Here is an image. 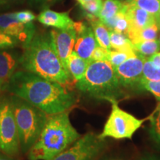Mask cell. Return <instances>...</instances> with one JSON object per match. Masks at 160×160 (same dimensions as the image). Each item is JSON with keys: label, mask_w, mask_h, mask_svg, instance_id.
Masks as SVG:
<instances>
[{"label": "cell", "mask_w": 160, "mask_h": 160, "mask_svg": "<svg viewBox=\"0 0 160 160\" xmlns=\"http://www.w3.org/2000/svg\"><path fill=\"white\" fill-rule=\"evenodd\" d=\"M156 22H157V24L158 27H159V29H160V9L159 11V13H158V15L156 17Z\"/></svg>", "instance_id": "34"}, {"label": "cell", "mask_w": 160, "mask_h": 160, "mask_svg": "<svg viewBox=\"0 0 160 160\" xmlns=\"http://www.w3.org/2000/svg\"><path fill=\"white\" fill-rule=\"evenodd\" d=\"M80 137L68 111L48 116L39 139L28 152L29 160H52Z\"/></svg>", "instance_id": "3"}, {"label": "cell", "mask_w": 160, "mask_h": 160, "mask_svg": "<svg viewBox=\"0 0 160 160\" xmlns=\"http://www.w3.org/2000/svg\"><path fill=\"white\" fill-rule=\"evenodd\" d=\"M111 104V112L104 126L102 133L99 135L100 139H104L107 137L115 139H131L146 120L150 119V116L143 119H137L120 108L117 102H113Z\"/></svg>", "instance_id": "6"}, {"label": "cell", "mask_w": 160, "mask_h": 160, "mask_svg": "<svg viewBox=\"0 0 160 160\" xmlns=\"http://www.w3.org/2000/svg\"><path fill=\"white\" fill-rule=\"evenodd\" d=\"M56 51L65 68L68 70V59L74 48L77 33L73 28L65 29H54L50 32ZM69 72V71H68Z\"/></svg>", "instance_id": "11"}, {"label": "cell", "mask_w": 160, "mask_h": 160, "mask_svg": "<svg viewBox=\"0 0 160 160\" xmlns=\"http://www.w3.org/2000/svg\"><path fill=\"white\" fill-rule=\"evenodd\" d=\"M125 11L128 20V30L139 31L157 23L154 16L145 10L132 5L131 2H125Z\"/></svg>", "instance_id": "13"}, {"label": "cell", "mask_w": 160, "mask_h": 160, "mask_svg": "<svg viewBox=\"0 0 160 160\" xmlns=\"http://www.w3.org/2000/svg\"><path fill=\"white\" fill-rule=\"evenodd\" d=\"M23 49L20 65L25 71L64 86L71 83V76L61 62L50 32L35 34Z\"/></svg>", "instance_id": "2"}, {"label": "cell", "mask_w": 160, "mask_h": 160, "mask_svg": "<svg viewBox=\"0 0 160 160\" xmlns=\"http://www.w3.org/2000/svg\"><path fill=\"white\" fill-rule=\"evenodd\" d=\"M3 91L26 100L48 115L68 111L77 103L74 93L64 85L26 71L15 72Z\"/></svg>", "instance_id": "1"}, {"label": "cell", "mask_w": 160, "mask_h": 160, "mask_svg": "<svg viewBox=\"0 0 160 160\" xmlns=\"http://www.w3.org/2000/svg\"><path fill=\"white\" fill-rule=\"evenodd\" d=\"M145 58L137 54L114 68L116 75L124 88L139 86Z\"/></svg>", "instance_id": "10"}, {"label": "cell", "mask_w": 160, "mask_h": 160, "mask_svg": "<svg viewBox=\"0 0 160 160\" xmlns=\"http://www.w3.org/2000/svg\"><path fill=\"white\" fill-rule=\"evenodd\" d=\"M59 0H29V2L33 6H40V7H47L51 4H53Z\"/></svg>", "instance_id": "30"}, {"label": "cell", "mask_w": 160, "mask_h": 160, "mask_svg": "<svg viewBox=\"0 0 160 160\" xmlns=\"http://www.w3.org/2000/svg\"><path fill=\"white\" fill-rule=\"evenodd\" d=\"M0 151L15 156L20 151V142L10 97L0 99Z\"/></svg>", "instance_id": "7"}, {"label": "cell", "mask_w": 160, "mask_h": 160, "mask_svg": "<svg viewBox=\"0 0 160 160\" xmlns=\"http://www.w3.org/2000/svg\"><path fill=\"white\" fill-rule=\"evenodd\" d=\"M159 44H160V37H159Z\"/></svg>", "instance_id": "38"}, {"label": "cell", "mask_w": 160, "mask_h": 160, "mask_svg": "<svg viewBox=\"0 0 160 160\" xmlns=\"http://www.w3.org/2000/svg\"><path fill=\"white\" fill-rule=\"evenodd\" d=\"M124 2L119 0H105L102 2L101 11L98 16L100 21L102 22L113 17L122 10Z\"/></svg>", "instance_id": "19"}, {"label": "cell", "mask_w": 160, "mask_h": 160, "mask_svg": "<svg viewBox=\"0 0 160 160\" xmlns=\"http://www.w3.org/2000/svg\"><path fill=\"white\" fill-rule=\"evenodd\" d=\"M119 1L122 2H129L133 1V0H119Z\"/></svg>", "instance_id": "36"}, {"label": "cell", "mask_w": 160, "mask_h": 160, "mask_svg": "<svg viewBox=\"0 0 160 160\" xmlns=\"http://www.w3.org/2000/svg\"><path fill=\"white\" fill-rule=\"evenodd\" d=\"M111 48L116 51H133V43L125 34L114 31H110Z\"/></svg>", "instance_id": "18"}, {"label": "cell", "mask_w": 160, "mask_h": 160, "mask_svg": "<svg viewBox=\"0 0 160 160\" xmlns=\"http://www.w3.org/2000/svg\"><path fill=\"white\" fill-rule=\"evenodd\" d=\"M142 79L150 81L160 80V68L152 63L148 59H146L143 65Z\"/></svg>", "instance_id": "23"}, {"label": "cell", "mask_w": 160, "mask_h": 160, "mask_svg": "<svg viewBox=\"0 0 160 160\" xmlns=\"http://www.w3.org/2000/svg\"><path fill=\"white\" fill-rule=\"evenodd\" d=\"M90 61H88L73 51L68 59V70L76 82L79 81L85 75Z\"/></svg>", "instance_id": "16"}, {"label": "cell", "mask_w": 160, "mask_h": 160, "mask_svg": "<svg viewBox=\"0 0 160 160\" xmlns=\"http://www.w3.org/2000/svg\"><path fill=\"white\" fill-rule=\"evenodd\" d=\"M90 25H91L93 29L98 45L104 48L111 51V46L110 42V30L102 22L100 21V19L96 20Z\"/></svg>", "instance_id": "17"}, {"label": "cell", "mask_w": 160, "mask_h": 160, "mask_svg": "<svg viewBox=\"0 0 160 160\" xmlns=\"http://www.w3.org/2000/svg\"><path fill=\"white\" fill-rule=\"evenodd\" d=\"M18 133L20 150L28 152L39 139L48 114L17 96L10 97Z\"/></svg>", "instance_id": "5"}, {"label": "cell", "mask_w": 160, "mask_h": 160, "mask_svg": "<svg viewBox=\"0 0 160 160\" xmlns=\"http://www.w3.org/2000/svg\"><path fill=\"white\" fill-rule=\"evenodd\" d=\"M105 147V142L95 133H86L79 138L69 148L52 160H94Z\"/></svg>", "instance_id": "8"}, {"label": "cell", "mask_w": 160, "mask_h": 160, "mask_svg": "<svg viewBox=\"0 0 160 160\" xmlns=\"http://www.w3.org/2000/svg\"><path fill=\"white\" fill-rule=\"evenodd\" d=\"M0 160H18L14 158L11 157V156L5 154V153L0 151Z\"/></svg>", "instance_id": "33"}, {"label": "cell", "mask_w": 160, "mask_h": 160, "mask_svg": "<svg viewBox=\"0 0 160 160\" xmlns=\"http://www.w3.org/2000/svg\"><path fill=\"white\" fill-rule=\"evenodd\" d=\"M38 21L47 27H53L56 29H65L73 28L74 22L70 18L68 13H59L45 8L39 13Z\"/></svg>", "instance_id": "15"}, {"label": "cell", "mask_w": 160, "mask_h": 160, "mask_svg": "<svg viewBox=\"0 0 160 160\" xmlns=\"http://www.w3.org/2000/svg\"><path fill=\"white\" fill-rule=\"evenodd\" d=\"M0 30L13 38L17 45L22 48L28 45L36 34L33 23H22L16 17L15 13L0 14Z\"/></svg>", "instance_id": "9"}, {"label": "cell", "mask_w": 160, "mask_h": 160, "mask_svg": "<svg viewBox=\"0 0 160 160\" xmlns=\"http://www.w3.org/2000/svg\"><path fill=\"white\" fill-rule=\"evenodd\" d=\"M133 46L137 54L145 58L151 57L160 51V44L157 39L140 42Z\"/></svg>", "instance_id": "20"}, {"label": "cell", "mask_w": 160, "mask_h": 160, "mask_svg": "<svg viewBox=\"0 0 160 160\" xmlns=\"http://www.w3.org/2000/svg\"><path fill=\"white\" fill-rule=\"evenodd\" d=\"M141 160H159V159L156 157H145V158H143V159H142Z\"/></svg>", "instance_id": "35"}, {"label": "cell", "mask_w": 160, "mask_h": 160, "mask_svg": "<svg viewBox=\"0 0 160 160\" xmlns=\"http://www.w3.org/2000/svg\"><path fill=\"white\" fill-rule=\"evenodd\" d=\"M20 58L21 55L11 48L0 51V93L20 65Z\"/></svg>", "instance_id": "12"}, {"label": "cell", "mask_w": 160, "mask_h": 160, "mask_svg": "<svg viewBox=\"0 0 160 160\" xmlns=\"http://www.w3.org/2000/svg\"><path fill=\"white\" fill-rule=\"evenodd\" d=\"M132 5L137 6L151 13L156 17L160 9V0H133L129 2Z\"/></svg>", "instance_id": "24"}, {"label": "cell", "mask_w": 160, "mask_h": 160, "mask_svg": "<svg viewBox=\"0 0 160 160\" xmlns=\"http://www.w3.org/2000/svg\"><path fill=\"white\" fill-rule=\"evenodd\" d=\"M17 44L15 39L0 30V51L14 48Z\"/></svg>", "instance_id": "28"}, {"label": "cell", "mask_w": 160, "mask_h": 160, "mask_svg": "<svg viewBox=\"0 0 160 160\" xmlns=\"http://www.w3.org/2000/svg\"><path fill=\"white\" fill-rule=\"evenodd\" d=\"M152 63L154 64L155 65H157V67L160 68V52L155 53V54L152 55L151 57L148 58Z\"/></svg>", "instance_id": "32"}, {"label": "cell", "mask_w": 160, "mask_h": 160, "mask_svg": "<svg viewBox=\"0 0 160 160\" xmlns=\"http://www.w3.org/2000/svg\"><path fill=\"white\" fill-rule=\"evenodd\" d=\"M137 55L134 50L133 51H110L109 62L113 68L118 67L124 62L125 60Z\"/></svg>", "instance_id": "22"}, {"label": "cell", "mask_w": 160, "mask_h": 160, "mask_svg": "<svg viewBox=\"0 0 160 160\" xmlns=\"http://www.w3.org/2000/svg\"><path fill=\"white\" fill-rule=\"evenodd\" d=\"M16 17L22 23H31L36 19V16L33 12L30 11H22L15 13Z\"/></svg>", "instance_id": "29"}, {"label": "cell", "mask_w": 160, "mask_h": 160, "mask_svg": "<svg viewBox=\"0 0 160 160\" xmlns=\"http://www.w3.org/2000/svg\"><path fill=\"white\" fill-rule=\"evenodd\" d=\"M110 50L105 49L98 45L91 57V61H108L110 59Z\"/></svg>", "instance_id": "27"}, {"label": "cell", "mask_w": 160, "mask_h": 160, "mask_svg": "<svg viewBox=\"0 0 160 160\" xmlns=\"http://www.w3.org/2000/svg\"><path fill=\"white\" fill-rule=\"evenodd\" d=\"M139 87L141 89L150 92L154 96L158 102H160V80L150 81L142 79L140 80Z\"/></svg>", "instance_id": "26"}, {"label": "cell", "mask_w": 160, "mask_h": 160, "mask_svg": "<svg viewBox=\"0 0 160 160\" xmlns=\"http://www.w3.org/2000/svg\"><path fill=\"white\" fill-rule=\"evenodd\" d=\"M24 0H0V8H6L12 7L22 2Z\"/></svg>", "instance_id": "31"}, {"label": "cell", "mask_w": 160, "mask_h": 160, "mask_svg": "<svg viewBox=\"0 0 160 160\" xmlns=\"http://www.w3.org/2000/svg\"><path fill=\"white\" fill-rule=\"evenodd\" d=\"M76 87L84 94L110 102L125 97L124 88L108 61H90L85 75L77 82Z\"/></svg>", "instance_id": "4"}, {"label": "cell", "mask_w": 160, "mask_h": 160, "mask_svg": "<svg viewBox=\"0 0 160 160\" xmlns=\"http://www.w3.org/2000/svg\"><path fill=\"white\" fill-rule=\"evenodd\" d=\"M88 1H90V0H82V2H80L79 4L82 3V2H88Z\"/></svg>", "instance_id": "37"}, {"label": "cell", "mask_w": 160, "mask_h": 160, "mask_svg": "<svg viewBox=\"0 0 160 160\" xmlns=\"http://www.w3.org/2000/svg\"><path fill=\"white\" fill-rule=\"evenodd\" d=\"M98 45L93 29L88 25L85 28L77 33L74 51L80 57L91 61L92 53Z\"/></svg>", "instance_id": "14"}, {"label": "cell", "mask_w": 160, "mask_h": 160, "mask_svg": "<svg viewBox=\"0 0 160 160\" xmlns=\"http://www.w3.org/2000/svg\"><path fill=\"white\" fill-rule=\"evenodd\" d=\"M102 0H90L88 2H84L79 5L82 9L84 15H93L98 17L102 6Z\"/></svg>", "instance_id": "25"}, {"label": "cell", "mask_w": 160, "mask_h": 160, "mask_svg": "<svg viewBox=\"0 0 160 160\" xmlns=\"http://www.w3.org/2000/svg\"><path fill=\"white\" fill-rule=\"evenodd\" d=\"M149 119L151 121L150 134L156 142L160 145V103L155 111L150 115Z\"/></svg>", "instance_id": "21"}]
</instances>
